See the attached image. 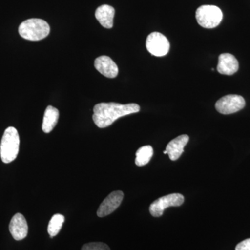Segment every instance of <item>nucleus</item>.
Instances as JSON below:
<instances>
[{"label":"nucleus","instance_id":"nucleus-1","mask_svg":"<svg viewBox=\"0 0 250 250\" xmlns=\"http://www.w3.org/2000/svg\"><path fill=\"white\" fill-rule=\"evenodd\" d=\"M137 104L100 103L93 108V120L99 128H106L121 117L140 111Z\"/></svg>","mask_w":250,"mask_h":250},{"label":"nucleus","instance_id":"nucleus-2","mask_svg":"<svg viewBox=\"0 0 250 250\" xmlns=\"http://www.w3.org/2000/svg\"><path fill=\"white\" fill-rule=\"evenodd\" d=\"M19 34L23 39L31 41L42 40L49 35L50 27L48 23L39 18H31L21 23Z\"/></svg>","mask_w":250,"mask_h":250},{"label":"nucleus","instance_id":"nucleus-3","mask_svg":"<svg viewBox=\"0 0 250 250\" xmlns=\"http://www.w3.org/2000/svg\"><path fill=\"white\" fill-rule=\"evenodd\" d=\"M20 147V136L17 129L9 126L5 130L1 144L0 156L4 164H9L17 158Z\"/></svg>","mask_w":250,"mask_h":250},{"label":"nucleus","instance_id":"nucleus-4","mask_svg":"<svg viewBox=\"0 0 250 250\" xmlns=\"http://www.w3.org/2000/svg\"><path fill=\"white\" fill-rule=\"evenodd\" d=\"M223 15L218 6L213 5H203L197 9V22L206 29H213L218 27L223 20Z\"/></svg>","mask_w":250,"mask_h":250},{"label":"nucleus","instance_id":"nucleus-5","mask_svg":"<svg viewBox=\"0 0 250 250\" xmlns=\"http://www.w3.org/2000/svg\"><path fill=\"white\" fill-rule=\"evenodd\" d=\"M184 202V197L180 193H172L161 197L149 206V212L153 217L159 218L168 207H180Z\"/></svg>","mask_w":250,"mask_h":250},{"label":"nucleus","instance_id":"nucleus-6","mask_svg":"<svg viewBox=\"0 0 250 250\" xmlns=\"http://www.w3.org/2000/svg\"><path fill=\"white\" fill-rule=\"evenodd\" d=\"M246 106V101L241 95H228L215 104V108L219 113L224 115L232 114L241 111Z\"/></svg>","mask_w":250,"mask_h":250},{"label":"nucleus","instance_id":"nucleus-7","mask_svg":"<svg viewBox=\"0 0 250 250\" xmlns=\"http://www.w3.org/2000/svg\"><path fill=\"white\" fill-rule=\"evenodd\" d=\"M148 52L156 57H164L168 53L170 42L165 36L159 32L151 33L146 40Z\"/></svg>","mask_w":250,"mask_h":250},{"label":"nucleus","instance_id":"nucleus-8","mask_svg":"<svg viewBox=\"0 0 250 250\" xmlns=\"http://www.w3.org/2000/svg\"><path fill=\"white\" fill-rule=\"evenodd\" d=\"M124 193L121 190L112 192L102 202L99 207L97 215L100 218L107 216L115 211L121 205Z\"/></svg>","mask_w":250,"mask_h":250},{"label":"nucleus","instance_id":"nucleus-9","mask_svg":"<svg viewBox=\"0 0 250 250\" xmlns=\"http://www.w3.org/2000/svg\"><path fill=\"white\" fill-rule=\"evenodd\" d=\"M9 231L16 241H21L27 237L28 225L24 215L16 213L9 224Z\"/></svg>","mask_w":250,"mask_h":250},{"label":"nucleus","instance_id":"nucleus-10","mask_svg":"<svg viewBox=\"0 0 250 250\" xmlns=\"http://www.w3.org/2000/svg\"><path fill=\"white\" fill-rule=\"evenodd\" d=\"M95 67L102 75L108 78H115L118 75L116 62L107 56H101L95 59Z\"/></svg>","mask_w":250,"mask_h":250},{"label":"nucleus","instance_id":"nucleus-11","mask_svg":"<svg viewBox=\"0 0 250 250\" xmlns=\"http://www.w3.org/2000/svg\"><path fill=\"white\" fill-rule=\"evenodd\" d=\"M239 64L234 56L231 54H220L218 58L217 70L219 73L225 75H232L238 71Z\"/></svg>","mask_w":250,"mask_h":250},{"label":"nucleus","instance_id":"nucleus-12","mask_svg":"<svg viewBox=\"0 0 250 250\" xmlns=\"http://www.w3.org/2000/svg\"><path fill=\"white\" fill-rule=\"evenodd\" d=\"M189 141V136L187 134L181 135L172 140L167 144L166 151L168 154L170 160L177 161L184 152V147Z\"/></svg>","mask_w":250,"mask_h":250},{"label":"nucleus","instance_id":"nucleus-13","mask_svg":"<svg viewBox=\"0 0 250 250\" xmlns=\"http://www.w3.org/2000/svg\"><path fill=\"white\" fill-rule=\"evenodd\" d=\"M114 16V8L107 4L102 5L95 11V18L101 25L106 29L113 27Z\"/></svg>","mask_w":250,"mask_h":250},{"label":"nucleus","instance_id":"nucleus-14","mask_svg":"<svg viewBox=\"0 0 250 250\" xmlns=\"http://www.w3.org/2000/svg\"><path fill=\"white\" fill-rule=\"evenodd\" d=\"M59 118V110L52 106H47L42 121V131L46 134L50 133L58 123Z\"/></svg>","mask_w":250,"mask_h":250},{"label":"nucleus","instance_id":"nucleus-15","mask_svg":"<svg viewBox=\"0 0 250 250\" xmlns=\"http://www.w3.org/2000/svg\"><path fill=\"white\" fill-rule=\"evenodd\" d=\"M153 154L154 150L152 146H146L139 148L136 152L135 164L139 167L147 165L152 159Z\"/></svg>","mask_w":250,"mask_h":250},{"label":"nucleus","instance_id":"nucleus-16","mask_svg":"<svg viewBox=\"0 0 250 250\" xmlns=\"http://www.w3.org/2000/svg\"><path fill=\"white\" fill-rule=\"evenodd\" d=\"M65 221V217L62 214H55L49 221L47 231L51 238L57 236L62 229V225Z\"/></svg>","mask_w":250,"mask_h":250},{"label":"nucleus","instance_id":"nucleus-17","mask_svg":"<svg viewBox=\"0 0 250 250\" xmlns=\"http://www.w3.org/2000/svg\"><path fill=\"white\" fill-rule=\"evenodd\" d=\"M82 250H111L109 247L105 243L100 242H94L85 244L82 248Z\"/></svg>","mask_w":250,"mask_h":250},{"label":"nucleus","instance_id":"nucleus-18","mask_svg":"<svg viewBox=\"0 0 250 250\" xmlns=\"http://www.w3.org/2000/svg\"><path fill=\"white\" fill-rule=\"evenodd\" d=\"M236 250H250V238L238 243L236 247Z\"/></svg>","mask_w":250,"mask_h":250},{"label":"nucleus","instance_id":"nucleus-19","mask_svg":"<svg viewBox=\"0 0 250 250\" xmlns=\"http://www.w3.org/2000/svg\"><path fill=\"white\" fill-rule=\"evenodd\" d=\"M164 154H167V152H166V150H165V151H164Z\"/></svg>","mask_w":250,"mask_h":250}]
</instances>
